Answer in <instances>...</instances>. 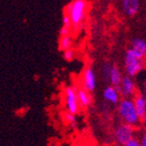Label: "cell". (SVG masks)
Wrapping results in <instances>:
<instances>
[{"instance_id": "4", "label": "cell", "mask_w": 146, "mask_h": 146, "mask_svg": "<svg viewBox=\"0 0 146 146\" xmlns=\"http://www.w3.org/2000/svg\"><path fill=\"white\" fill-rule=\"evenodd\" d=\"M64 103H66V111L71 112L72 115H77L80 110L77 88L74 86H68L64 89Z\"/></svg>"}, {"instance_id": "15", "label": "cell", "mask_w": 146, "mask_h": 146, "mask_svg": "<svg viewBox=\"0 0 146 146\" xmlns=\"http://www.w3.org/2000/svg\"><path fill=\"white\" fill-rule=\"evenodd\" d=\"M111 68H112V66L110 63H108V62L103 63L102 74H103V77H104V79L106 81H110V72H111Z\"/></svg>"}, {"instance_id": "6", "label": "cell", "mask_w": 146, "mask_h": 146, "mask_svg": "<svg viewBox=\"0 0 146 146\" xmlns=\"http://www.w3.org/2000/svg\"><path fill=\"white\" fill-rule=\"evenodd\" d=\"M119 93H121V96H123L124 98H130L134 97L136 95V86L133 79L129 76H125L123 78L122 84L119 87Z\"/></svg>"}, {"instance_id": "16", "label": "cell", "mask_w": 146, "mask_h": 146, "mask_svg": "<svg viewBox=\"0 0 146 146\" xmlns=\"http://www.w3.org/2000/svg\"><path fill=\"white\" fill-rule=\"evenodd\" d=\"M63 121H66V123L74 126V125L76 124V115H72L71 112H68V111L63 112Z\"/></svg>"}, {"instance_id": "1", "label": "cell", "mask_w": 146, "mask_h": 146, "mask_svg": "<svg viewBox=\"0 0 146 146\" xmlns=\"http://www.w3.org/2000/svg\"><path fill=\"white\" fill-rule=\"evenodd\" d=\"M117 112L124 124L135 127L140 123L141 119L137 112L134 101L130 98H123L117 104Z\"/></svg>"}, {"instance_id": "14", "label": "cell", "mask_w": 146, "mask_h": 146, "mask_svg": "<svg viewBox=\"0 0 146 146\" xmlns=\"http://www.w3.org/2000/svg\"><path fill=\"white\" fill-rule=\"evenodd\" d=\"M72 45H73V38L71 36H66L62 37L59 40V49L60 50H68V49L72 48Z\"/></svg>"}, {"instance_id": "5", "label": "cell", "mask_w": 146, "mask_h": 146, "mask_svg": "<svg viewBox=\"0 0 146 146\" xmlns=\"http://www.w3.org/2000/svg\"><path fill=\"white\" fill-rule=\"evenodd\" d=\"M135 135V128L134 127L130 126V125H127L122 123L121 125L115 128V136L117 141L121 145H126L130 140H132Z\"/></svg>"}, {"instance_id": "20", "label": "cell", "mask_w": 146, "mask_h": 146, "mask_svg": "<svg viewBox=\"0 0 146 146\" xmlns=\"http://www.w3.org/2000/svg\"><path fill=\"white\" fill-rule=\"evenodd\" d=\"M125 146H141V143H140V140L137 138H133L132 140H130L128 143Z\"/></svg>"}, {"instance_id": "11", "label": "cell", "mask_w": 146, "mask_h": 146, "mask_svg": "<svg viewBox=\"0 0 146 146\" xmlns=\"http://www.w3.org/2000/svg\"><path fill=\"white\" fill-rule=\"evenodd\" d=\"M133 101H134L135 107H136L139 117L142 121L146 117V99L144 98L142 93L138 92L133 97Z\"/></svg>"}, {"instance_id": "8", "label": "cell", "mask_w": 146, "mask_h": 146, "mask_svg": "<svg viewBox=\"0 0 146 146\" xmlns=\"http://www.w3.org/2000/svg\"><path fill=\"white\" fill-rule=\"evenodd\" d=\"M132 52L140 59H144L146 57V42L141 38H135L131 44Z\"/></svg>"}, {"instance_id": "13", "label": "cell", "mask_w": 146, "mask_h": 146, "mask_svg": "<svg viewBox=\"0 0 146 146\" xmlns=\"http://www.w3.org/2000/svg\"><path fill=\"white\" fill-rule=\"evenodd\" d=\"M123 78L124 77H123L121 71H119V68L115 66H112L111 72H110V82L111 84V86L119 88L121 86V84H122Z\"/></svg>"}, {"instance_id": "23", "label": "cell", "mask_w": 146, "mask_h": 146, "mask_svg": "<svg viewBox=\"0 0 146 146\" xmlns=\"http://www.w3.org/2000/svg\"><path fill=\"white\" fill-rule=\"evenodd\" d=\"M142 123H143V130H144V134L146 135V117L144 119H142Z\"/></svg>"}, {"instance_id": "7", "label": "cell", "mask_w": 146, "mask_h": 146, "mask_svg": "<svg viewBox=\"0 0 146 146\" xmlns=\"http://www.w3.org/2000/svg\"><path fill=\"white\" fill-rule=\"evenodd\" d=\"M82 87L86 89L88 92H93L96 89V76L93 68L90 66H87L83 72Z\"/></svg>"}, {"instance_id": "22", "label": "cell", "mask_w": 146, "mask_h": 146, "mask_svg": "<svg viewBox=\"0 0 146 146\" xmlns=\"http://www.w3.org/2000/svg\"><path fill=\"white\" fill-rule=\"evenodd\" d=\"M142 95H143L144 98L146 99V82L144 83V85H143V92H142Z\"/></svg>"}, {"instance_id": "21", "label": "cell", "mask_w": 146, "mask_h": 146, "mask_svg": "<svg viewBox=\"0 0 146 146\" xmlns=\"http://www.w3.org/2000/svg\"><path fill=\"white\" fill-rule=\"evenodd\" d=\"M140 143H141V146H146V135L144 133L140 138Z\"/></svg>"}, {"instance_id": "12", "label": "cell", "mask_w": 146, "mask_h": 146, "mask_svg": "<svg viewBox=\"0 0 146 146\" xmlns=\"http://www.w3.org/2000/svg\"><path fill=\"white\" fill-rule=\"evenodd\" d=\"M77 95H78V100H79L80 107L87 108L91 104L92 97H91L90 92H88L83 87H77Z\"/></svg>"}, {"instance_id": "10", "label": "cell", "mask_w": 146, "mask_h": 146, "mask_svg": "<svg viewBox=\"0 0 146 146\" xmlns=\"http://www.w3.org/2000/svg\"><path fill=\"white\" fill-rule=\"evenodd\" d=\"M122 8L128 17H134L139 11L140 2L138 0H124L122 2Z\"/></svg>"}, {"instance_id": "19", "label": "cell", "mask_w": 146, "mask_h": 146, "mask_svg": "<svg viewBox=\"0 0 146 146\" xmlns=\"http://www.w3.org/2000/svg\"><path fill=\"white\" fill-rule=\"evenodd\" d=\"M71 29H68V28L66 27H62L59 31V35H60V38L62 37H66V36H71Z\"/></svg>"}, {"instance_id": "9", "label": "cell", "mask_w": 146, "mask_h": 146, "mask_svg": "<svg viewBox=\"0 0 146 146\" xmlns=\"http://www.w3.org/2000/svg\"><path fill=\"white\" fill-rule=\"evenodd\" d=\"M103 97L107 102L111 103V104H119V97H121V93H119V88L113 87V86H107L103 91Z\"/></svg>"}, {"instance_id": "17", "label": "cell", "mask_w": 146, "mask_h": 146, "mask_svg": "<svg viewBox=\"0 0 146 146\" xmlns=\"http://www.w3.org/2000/svg\"><path fill=\"white\" fill-rule=\"evenodd\" d=\"M62 27L68 28V29H72V27H73L71 17H68V15H66V12H64L62 15Z\"/></svg>"}, {"instance_id": "2", "label": "cell", "mask_w": 146, "mask_h": 146, "mask_svg": "<svg viewBox=\"0 0 146 146\" xmlns=\"http://www.w3.org/2000/svg\"><path fill=\"white\" fill-rule=\"evenodd\" d=\"M86 11H87V2L84 0H75L66 5L64 12L71 17L73 28L78 29L85 19Z\"/></svg>"}, {"instance_id": "18", "label": "cell", "mask_w": 146, "mask_h": 146, "mask_svg": "<svg viewBox=\"0 0 146 146\" xmlns=\"http://www.w3.org/2000/svg\"><path fill=\"white\" fill-rule=\"evenodd\" d=\"M75 55H76V52L73 48L68 49V50H66V51H63V57L68 61H72L74 58H75Z\"/></svg>"}, {"instance_id": "3", "label": "cell", "mask_w": 146, "mask_h": 146, "mask_svg": "<svg viewBox=\"0 0 146 146\" xmlns=\"http://www.w3.org/2000/svg\"><path fill=\"white\" fill-rule=\"evenodd\" d=\"M125 71H126L127 76H129L131 78L138 75L140 72L143 71L145 63L144 59L138 58L131 49H128L125 54V60H124Z\"/></svg>"}]
</instances>
